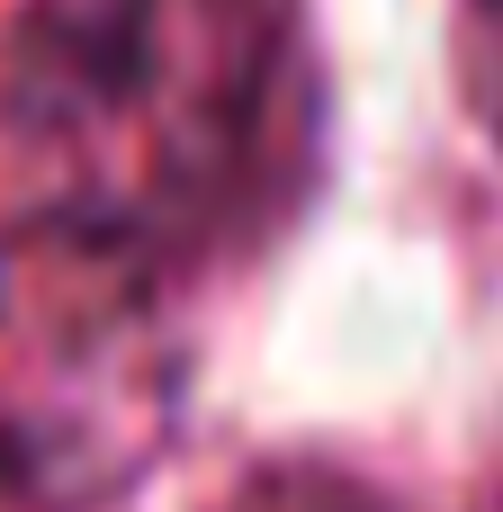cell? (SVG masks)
<instances>
[{"label": "cell", "mask_w": 503, "mask_h": 512, "mask_svg": "<svg viewBox=\"0 0 503 512\" xmlns=\"http://www.w3.org/2000/svg\"><path fill=\"white\" fill-rule=\"evenodd\" d=\"M189 405L171 261L81 216L0 234V504L108 512L135 495Z\"/></svg>", "instance_id": "7a4b0ae2"}, {"label": "cell", "mask_w": 503, "mask_h": 512, "mask_svg": "<svg viewBox=\"0 0 503 512\" xmlns=\"http://www.w3.org/2000/svg\"><path fill=\"white\" fill-rule=\"evenodd\" d=\"M459 81L477 126L503 144V0H459Z\"/></svg>", "instance_id": "3957f363"}, {"label": "cell", "mask_w": 503, "mask_h": 512, "mask_svg": "<svg viewBox=\"0 0 503 512\" xmlns=\"http://www.w3.org/2000/svg\"><path fill=\"white\" fill-rule=\"evenodd\" d=\"M0 126L36 207L153 261L261 243L324 153L315 18L306 0H27Z\"/></svg>", "instance_id": "6da1fadb"}]
</instances>
